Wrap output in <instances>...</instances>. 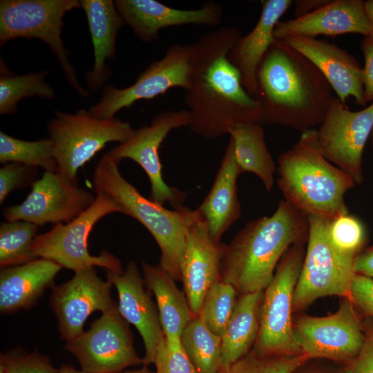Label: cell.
Segmentation results:
<instances>
[{
  "mask_svg": "<svg viewBox=\"0 0 373 373\" xmlns=\"http://www.w3.org/2000/svg\"><path fill=\"white\" fill-rule=\"evenodd\" d=\"M153 363L156 367L154 373H197L183 347L171 350L164 338L157 350Z\"/></svg>",
  "mask_w": 373,
  "mask_h": 373,
  "instance_id": "cell-39",
  "label": "cell"
},
{
  "mask_svg": "<svg viewBox=\"0 0 373 373\" xmlns=\"http://www.w3.org/2000/svg\"><path fill=\"white\" fill-rule=\"evenodd\" d=\"M350 298L363 316L373 318V278L356 274Z\"/></svg>",
  "mask_w": 373,
  "mask_h": 373,
  "instance_id": "cell-41",
  "label": "cell"
},
{
  "mask_svg": "<svg viewBox=\"0 0 373 373\" xmlns=\"http://www.w3.org/2000/svg\"><path fill=\"white\" fill-rule=\"evenodd\" d=\"M305 241L291 245L264 290L260 329L251 350L263 356L302 354L293 332V297L304 260Z\"/></svg>",
  "mask_w": 373,
  "mask_h": 373,
  "instance_id": "cell-9",
  "label": "cell"
},
{
  "mask_svg": "<svg viewBox=\"0 0 373 373\" xmlns=\"http://www.w3.org/2000/svg\"><path fill=\"white\" fill-rule=\"evenodd\" d=\"M370 138H371L372 146V149H373V130H372Z\"/></svg>",
  "mask_w": 373,
  "mask_h": 373,
  "instance_id": "cell-49",
  "label": "cell"
},
{
  "mask_svg": "<svg viewBox=\"0 0 373 373\" xmlns=\"http://www.w3.org/2000/svg\"><path fill=\"white\" fill-rule=\"evenodd\" d=\"M329 0H298L294 3L295 17L308 14L325 5Z\"/></svg>",
  "mask_w": 373,
  "mask_h": 373,
  "instance_id": "cell-44",
  "label": "cell"
},
{
  "mask_svg": "<svg viewBox=\"0 0 373 373\" xmlns=\"http://www.w3.org/2000/svg\"><path fill=\"white\" fill-rule=\"evenodd\" d=\"M278 184L285 200L307 216L327 220L349 213L345 194L356 184L327 160L317 144V129L301 133L278 158Z\"/></svg>",
  "mask_w": 373,
  "mask_h": 373,
  "instance_id": "cell-4",
  "label": "cell"
},
{
  "mask_svg": "<svg viewBox=\"0 0 373 373\" xmlns=\"http://www.w3.org/2000/svg\"><path fill=\"white\" fill-rule=\"evenodd\" d=\"M280 40L318 69L344 105L347 106L350 97H353L360 106L366 105L363 97V67L350 53L317 37L291 36Z\"/></svg>",
  "mask_w": 373,
  "mask_h": 373,
  "instance_id": "cell-21",
  "label": "cell"
},
{
  "mask_svg": "<svg viewBox=\"0 0 373 373\" xmlns=\"http://www.w3.org/2000/svg\"><path fill=\"white\" fill-rule=\"evenodd\" d=\"M81 8L78 0H1L0 46L16 38H36L55 55L69 84L84 97L90 94L79 84L61 37L65 14Z\"/></svg>",
  "mask_w": 373,
  "mask_h": 373,
  "instance_id": "cell-8",
  "label": "cell"
},
{
  "mask_svg": "<svg viewBox=\"0 0 373 373\" xmlns=\"http://www.w3.org/2000/svg\"><path fill=\"white\" fill-rule=\"evenodd\" d=\"M193 44H174L151 62L135 82L124 88L106 86L101 99L88 111L99 118H113L120 110L141 99H151L179 87L187 90L193 70Z\"/></svg>",
  "mask_w": 373,
  "mask_h": 373,
  "instance_id": "cell-12",
  "label": "cell"
},
{
  "mask_svg": "<svg viewBox=\"0 0 373 373\" xmlns=\"http://www.w3.org/2000/svg\"><path fill=\"white\" fill-rule=\"evenodd\" d=\"M364 8L368 21L372 29V35L369 37L373 39V0L365 1Z\"/></svg>",
  "mask_w": 373,
  "mask_h": 373,
  "instance_id": "cell-45",
  "label": "cell"
},
{
  "mask_svg": "<svg viewBox=\"0 0 373 373\" xmlns=\"http://www.w3.org/2000/svg\"><path fill=\"white\" fill-rule=\"evenodd\" d=\"M296 370L294 373H298V371ZM298 373H345V370L343 372H336V370H331L323 368H313L310 370H305L304 371L298 372Z\"/></svg>",
  "mask_w": 373,
  "mask_h": 373,
  "instance_id": "cell-46",
  "label": "cell"
},
{
  "mask_svg": "<svg viewBox=\"0 0 373 373\" xmlns=\"http://www.w3.org/2000/svg\"><path fill=\"white\" fill-rule=\"evenodd\" d=\"M146 287L153 294L162 328L168 347L173 350L182 347V333L193 317L185 293L160 265L142 262Z\"/></svg>",
  "mask_w": 373,
  "mask_h": 373,
  "instance_id": "cell-27",
  "label": "cell"
},
{
  "mask_svg": "<svg viewBox=\"0 0 373 373\" xmlns=\"http://www.w3.org/2000/svg\"><path fill=\"white\" fill-rule=\"evenodd\" d=\"M189 124L190 114L187 109L162 111L149 124L135 130L130 139L108 152L120 161L130 159L138 164L150 181V199L162 205L169 202L173 209L182 206L186 194L164 182L159 149L172 130L189 126Z\"/></svg>",
  "mask_w": 373,
  "mask_h": 373,
  "instance_id": "cell-15",
  "label": "cell"
},
{
  "mask_svg": "<svg viewBox=\"0 0 373 373\" xmlns=\"http://www.w3.org/2000/svg\"><path fill=\"white\" fill-rule=\"evenodd\" d=\"M0 367L5 373H59L47 357L36 352L1 354Z\"/></svg>",
  "mask_w": 373,
  "mask_h": 373,
  "instance_id": "cell-38",
  "label": "cell"
},
{
  "mask_svg": "<svg viewBox=\"0 0 373 373\" xmlns=\"http://www.w3.org/2000/svg\"><path fill=\"white\" fill-rule=\"evenodd\" d=\"M113 213H125L111 196L96 193L93 204L78 216L68 222L56 224L47 232L36 236L32 244L34 256L52 260L74 272L95 267L123 272L121 261L113 254L102 250L98 256H93L88 249V238L95 224Z\"/></svg>",
  "mask_w": 373,
  "mask_h": 373,
  "instance_id": "cell-7",
  "label": "cell"
},
{
  "mask_svg": "<svg viewBox=\"0 0 373 373\" xmlns=\"http://www.w3.org/2000/svg\"><path fill=\"white\" fill-rule=\"evenodd\" d=\"M264 291L240 295L232 315L221 336L220 369L229 367L254 347L260 329Z\"/></svg>",
  "mask_w": 373,
  "mask_h": 373,
  "instance_id": "cell-28",
  "label": "cell"
},
{
  "mask_svg": "<svg viewBox=\"0 0 373 373\" xmlns=\"http://www.w3.org/2000/svg\"><path fill=\"white\" fill-rule=\"evenodd\" d=\"M86 373H120L133 365L143 364L133 347V334L117 305L102 313L86 332L66 342Z\"/></svg>",
  "mask_w": 373,
  "mask_h": 373,
  "instance_id": "cell-14",
  "label": "cell"
},
{
  "mask_svg": "<svg viewBox=\"0 0 373 373\" xmlns=\"http://www.w3.org/2000/svg\"><path fill=\"white\" fill-rule=\"evenodd\" d=\"M365 338L357 356L347 363L345 373H373V318L363 316Z\"/></svg>",
  "mask_w": 373,
  "mask_h": 373,
  "instance_id": "cell-40",
  "label": "cell"
},
{
  "mask_svg": "<svg viewBox=\"0 0 373 373\" xmlns=\"http://www.w3.org/2000/svg\"><path fill=\"white\" fill-rule=\"evenodd\" d=\"M309 359L303 354L263 356L251 351L217 373H294Z\"/></svg>",
  "mask_w": 373,
  "mask_h": 373,
  "instance_id": "cell-36",
  "label": "cell"
},
{
  "mask_svg": "<svg viewBox=\"0 0 373 373\" xmlns=\"http://www.w3.org/2000/svg\"><path fill=\"white\" fill-rule=\"evenodd\" d=\"M79 3L87 18L94 48V66L86 79L88 88L95 92L111 75L106 61L115 58L116 38L124 23L113 1L80 0Z\"/></svg>",
  "mask_w": 373,
  "mask_h": 373,
  "instance_id": "cell-26",
  "label": "cell"
},
{
  "mask_svg": "<svg viewBox=\"0 0 373 373\" xmlns=\"http://www.w3.org/2000/svg\"><path fill=\"white\" fill-rule=\"evenodd\" d=\"M309 233L301 271L295 287L293 312L302 310L319 298H350L356 273L354 258L343 256L327 234L329 220L308 216Z\"/></svg>",
  "mask_w": 373,
  "mask_h": 373,
  "instance_id": "cell-10",
  "label": "cell"
},
{
  "mask_svg": "<svg viewBox=\"0 0 373 373\" xmlns=\"http://www.w3.org/2000/svg\"><path fill=\"white\" fill-rule=\"evenodd\" d=\"M59 370V373H86L83 370H77L68 365H62Z\"/></svg>",
  "mask_w": 373,
  "mask_h": 373,
  "instance_id": "cell-47",
  "label": "cell"
},
{
  "mask_svg": "<svg viewBox=\"0 0 373 373\" xmlns=\"http://www.w3.org/2000/svg\"><path fill=\"white\" fill-rule=\"evenodd\" d=\"M49 73L44 70L17 75L12 73L1 59L0 114H14L18 102L26 97L38 95L42 98H54V89L44 80Z\"/></svg>",
  "mask_w": 373,
  "mask_h": 373,
  "instance_id": "cell-31",
  "label": "cell"
},
{
  "mask_svg": "<svg viewBox=\"0 0 373 373\" xmlns=\"http://www.w3.org/2000/svg\"><path fill=\"white\" fill-rule=\"evenodd\" d=\"M112 285L90 267L75 271L70 280L52 288L50 304L66 342L84 332V323L93 312L105 313L117 307L111 295Z\"/></svg>",
  "mask_w": 373,
  "mask_h": 373,
  "instance_id": "cell-17",
  "label": "cell"
},
{
  "mask_svg": "<svg viewBox=\"0 0 373 373\" xmlns=\"http://www.w3.org/2000/svg\"><path fill=\"white\" fill-rule=\"evenodd\" d=\"M240 174L230 138L211 189L196 209L210 237L216 242L220 241L222 236L241 214L237 186Z\"/></svg>",
  "mask_w": 373,
  "mask_h": 373,
  "instance_id": "cell-24",
  "label": "cell"
},
{
  "mask_svg": "<svg viewBox=\"0 0 373 373\" xmlns=\"http://www.w3.org/2000/svg\"><path fill=\"white\" fill-rule=\"evenodd\" d=\"M38 229V225L23 220L1 223V268L22 265L36 259L32 251V244Z\"/></svg>",
  "mask_w": 373,
  "mask_h": 373,
  "instance_id": "cell-33",
  "label": "cell"
},
{
  "mask_svg": "<svg viewBox=\"0 0 373 373\" xmlns=\"http://www.w3.org/2000/svg\"><path fill=\"white\" fill-rule=\"evenodd\" d=\"M238 292L233 285L221 279L208 290L198 316L215 334L222 336L237 302Z\"/></svg>",
  "mask_w": 373,
  "mask_h": 373,
  "instance_id": "cell-34",
  "label": "cell"
},
{
  "mask_svg": "<svg viewBox=\"0 0 373 373\" xmlns=\"http://www.w3.org/2000/svg\"><path fill=\"white\" fill-rule=\"evenodd\" d=\"M120 373H154V372H150L147 369L146 366L144 365V367L142 369H140V370H132V371H126V372H120Z\"/></svg>",
  "mask_w": 373,
  "mask_h": 373,
  "instance_id": "cell-48",
  "label": "cell"
},
{
  "mask_svg": "<svg viewBox=\"0 0 373 373\" xmlns=\"http://www.w3.org/2000/svg\"><path fill=\"white\" fill-rule=\"evenodd\" d=\"M118 294L117 309L122 317L134 325L142 338L145 354L143 365L154 363L157 350L164 338L159 313L136 263L131 261L122 273L106 271Z\"/></svg>",
  "mask_w": 373,
  "mask_h": 373,
  "instance_id": "cell-20",
  "label": "cell"
},
{
  "mask_svg": "<svg viewBox=\"0 0 373 373\" xmlns=\"http://www.w3.org/2000/svg\"><path fill=\"white\" fill-rule=\"evenodd\" d=\"M19 204L5 207L6 221L23 220L38 226L68 222L87 209L96 195L66 182L57 171H45Z\"/></svg>",
  "mask_w": 373,
  "mask_h": 373,
  "instance_id": "cell-16",
  "label": "cell"
},
{
  "mask_svg": "<svg viewBox=\"0 0 373 373\" xmlns=\"http://www.w3.org/2000/svg\"><path fill=\"white\" fill-rule=\"evenodd\" d=\"M124 23L143 42H153L163 28L186 25L215 27L222 22V7L208 1L197 9L171 8L155 0H115Z\"/></svg>",
  "mask_w": 373,
  "mask_h": 373,
  "instance_id": "cell-18",
  "label": "cell"
},
{
  "mask_svg": "<svg viewBox=\"0 0 373 373\" xmlns=\"http://www.w3.org/2000/svg\"><path fill=\"white\" fill-rule=\"evenodd\" d=\"M362 0H329L325 5L305 15L276 25V39L291 36L317 37L347 33L371 37L372 29Z\"/></svg>",
  "mask_w": 373,
  "mask_h": 373,
  "instance_id": "cell-22",
  "label": "cell"
},
{
  "mask_svg": "<svg viewBox=\"0 0 373 373\" xmlns=\"http://www.w3.org/2000/svg\"><path fill=\"white\" fill-rule=\"evenodd\" d=\"M256 86L265 124L301 133L321 124L334 97L309 60L276 39L258 69Z\"/></svg>",
  "mask_w": 373,
  "mask_h": 373,
  "instance_id": "cell-2",
  "label": "cell"
},
{
  "mask_svg": "<svg viewBox=\"0 0 373 373\" xmlns=\"http://www.w3.org/2000/svg\"><path fill=\"white\" fill-rule=\"evenodd\" d=\"M226 245L210 237L201 218L188 230L180 260V274L193 316L198 315L210 287L221 279Z\"/></svg>",
  "mask_w": 373,
  "mask_h": 373,
  "instance_id": "cell-19",
  "label": "cell"
},
{
  "mask_svg": "<svg viewBox=\"0 0 373 373\" xmlns=\"http://www.w3.org/2000/svg\"><path fill=\"white\" fill-rule=\"evenodd\" d=\"M120 160L104 154L93 173L95 193L114 198L128 215L139 221L151 234L161 251L160 265L175 280H181L180 260L186 233L200 216L197 209L180 206L169 209L142 195L125 179L119 169Z\"/></svg>",
  "mask_w": 373,
  "mask_h": 373,
  "instance_id": "cell-5",
  "label": "cell"
},
{
  "mask_svg": "<svg viewBox=\"0 0 373 373\" xmlns=\"http://www.w3.org/2000/svg\"><path fill=\"white\" fill-rule=\"evenodd\" d=\"M329 239L343 256L354 258L365 247L367 233L363 222L350 213L329 220Z\"/></svg>",
  "mask_w": 373,
  "mask_h": 373,
  "instance_id": "cell-35",
  "label": "cell"
},
{
  "mask_svg": "<svg viewBox=\"0 0 373 373\" xmlns=\"http://www.w3.org/2000/svg\"><path fill=\"white\" fill-rule=\"evenodd\" d=\"M293 3L291 0L261 1V13L255 26L241 36L229 52L228 59L240 73L242 86L254 97L258 69L275 40L276 25Z\"/></svg>",
  "mask_w": 373,
  "mask_h": 373,
  "instance_id": "cell-23",
  "label": "cell"
},
{
  "mask_svg": "<svg viewBox=\"0 0 373 373\" xmlns=\"http://www.w3.org/2000/svg\"><path fill=\"white\" fill-rule=\"evenodd\" d=\"M372 130L373 102L352 111L334 97L317 130V144L327 160L361 184L363 153Z\"/></svg>",
  "mask_w": 373,
  "mask_h": 373,
  "instance_id": "cell-13",
  "label": "cell"
},
{
  "mask_svg": "<svg viewBox=\"0 0 373 373\" xmlns=\"http://www.w3.org/2000/svg\"><path fill=\"white\" fill-rule=\"evenodd\" d=\"M182 345L197 373H217L221 367L222 338L198 316H193L181 335Z\"/></svg>",
  "mask_w": 373,
  "mask_h": 373,
  "instance_id": "cell-30",
  "label": "cell"
},
{
  "mask_svg": "<svg viewBox=\"0 0 373 373\" xmlns=\"http://www.w3.org/2000/svg\"><path fill=\"white\" fill-rule=\"evenodd\" d=\"M354 269L356 274L373 278V245L365 247L355 258Z\"/></svg>",
  "mask_w": 373,
  "mask_h": 373,
  "instance_id": "cell-43",
  "label": "cell"
},
{
  "mask_svg": "<svg viewBox=\"0 0 373 373\" xmlns=\"http://www.w3.org/2000/svg\"><path fill=\"white\" fill-rule=\"evenodd\" d=\"M52 143L57 172L69 184L78 186V170L106 144L124 143L135 132L131 125L118 118H99L85 109L75 113L55 111L47 124Z\"/></svg>",
  "mask_w": 373,
  "mask_h": 373,
  "instance_id": "cell-6",
  "label": "cell"
},
{
  "mask_svg": "<svg viewBox=\"0 0 373 373\" xmlns=\"http://www.w3.org/2000/svg\"><path fill=\"white\" fill-rule=\"evenodd\" d=\"M0 162L19 163L45 171L56 172L57 166L53 156L50 139L27 141L14 137L0 131Z\"/></svg>",
  "mask_w": 373,
  "mask_h": 373,
  "instance_id": "cell-32",
  "label": "cell"
},
{
  "mask_svg": "<svg viewBox=\"0 0 373 373\" xmlns=\"http://www.w3.org/2000/svg\"><path fill=\"white\" fill-rule=\"evenodd\" d=\"M241 36L236 27L227 26L193 44V70L184 99L190 114L189 128L205 139L227 134L236 125L265 124L259 103L245 90L228 59Z\"/></svg>",
  "mask_w": 373,
  "mask_h": 373,
  "instance_id": "cell-1",
  "label": "cell"
},
{
  "mask_svg": "<svg viewBox=\"0 0 373 373\" xmlns=\"http://www.w3.org/2000/svg\"><path fill=\"white\" fill-rule=\"evenodd\" d=\"M293 332L300 352L310 358L349 363L360 352L365 338L363 316L350 298H342L329 316L301 315L293 319Z\"/></svg>",
  "mask_w": 373,
  "mask_h": 373,
  "instance_id": "cell-11",
  "label": "cell"
},
{
  "mask_svg": "<svg viewBox=\"0 0 373 373\" xmlns=\"http://www.w3.org/2000/svg\"><path fill=\"white\" fill-rule=\"evenodd\" d=\"M38 168L10 162L0 169V203L12 191L31 185L37 180Z\"/></svg>",
  "mask_w": 373,
  "mask_h": 373,
  "instance_id": "cell-37",
  "label": "cell"
},
{
  "mask_svg": "<svg viewBox=\"0 0 373 373\" xmlns=\"http://www.w3.org/2000/svg\"><path fill=\"white\" fill-rule=\"evenodd\" d=\"M61 268L57 263L41 258L22 265L1 268V313L12 314L31 307L46 289L52 286Z\"/></svg>",
  "mask_w": 373,
  "mask_h": 373,
  "instance_id": "cell-25",
  "label": "cell"
},
{
  "mask_svg": "<svg viewBox=\"0 0 373 373\" xmlns=\"http://www.w3.org/2000/svg\"><path fill=\"white\" fill-rule=\"evenodd\" d=\"M0 373H5L3 368L0 367Z\"/></svg>",
  "mask_w": 373,
  "mask_h": 373,
  "instance_id": "cell-50",
  "label": "cell"
},
{
  "mask_svg": "<svg viewBox=\"0 0 373 373\" xmlns=\"http://www.w3.org/2000/svg\"><path fill=\"white\" fill-rule=\"evenodd\" d=\"M361 49L364 59L363 82L364 102L366 104L373 102V39L364 37Z\"/></svg>",
  "mask_w": 373,
  "mask_h": 373,
  "instance_id": "cell-42",
  "label": "cell"
},
{
  "mask_svg": "<svg viewBox=\"0 0 373 373\" xmlns=\"http://www.w3.org/2000/svg\"><path fill=\"white\" fill-rule=\"evenodd\" d=\"M227 134L233 143L234 155L240 173L258 176L269 192L274 183L275 164L267 149L262 124L251 123L232 126Z\"/></svg>",
  "mask_w": 373,
  "mask_h": 373,
  "instance_id": "cell-29",
  "label": "cell"
},
{
  "mask_svg": "<svg viewBox=\"0 0 373 373\" xmlns=\"http://www.w3.org/2000/svg\"><path fill=\"white\" fill-rule=\"evenodd\" d=\"M308 216L285 200L270 216L250 221L226 245L221 280L239 295L264 291L294 244L307 241Z\"/></svg>",
  "mask_w": 373,
  "mask_h": 373,
  "instance_id": "cell-3",
  "label": "cell"
}]
</instances>
